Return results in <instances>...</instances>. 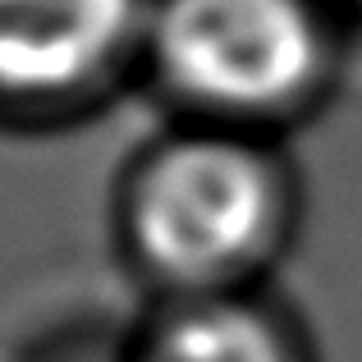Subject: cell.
Wrapping results in <instances>:
<instances>
[{"label": "cell", "instance_id": "3957f363", "mask_svg": "<svg viewBox=\"0 0 362 362\" xmlns=\"http://www.w3.org/2000/svg\"><path fill=\"white\" fill-rule=\"evenodd\" d=\"M147 28L142 0H0V97H69Z\"/></svg>", "mask_w": 362, "mask_h": 362}, {"label": "cell", "instance_id": "5b68a950", "mask_svg": "<svg viewBox=\"0 0 362 362\" xmlns=\"http://www.w3.org/2000/svg\"><path fill=\"white\" fill-rule=\"evenodd\" d=\"M88 362H92V358H88Z\"/></svg>", "mask_w": 362, "mask_h": 362}, {"label": "cell", "instance_id": "277c9868", "mask_svg": "<svg viewBox=\"0 0 362 362\" xmlns=\"http://www.w3.org/2000/svg\"><path fill=\"white\" fill-rule=\"evenodd\" d=\"M133 362H293V354L257 308L197 298L175 312Z\"/></svg>", "mask_w": 362, "mask_h": 362}, {"label": "cell", "instance_id": "6da1fadb", "mask_svg": "<svg viewBox=\"0 0 362 362\" xmlns=\"http://www.w3.org/2000/svg\"><path fill=\"white\" fill-rule=\"evenodd\" d=\"M284 175L257 142L197 129L160 142L129 188V243L156 280L216 298L275 243Z\"/></svg>", "mask_w": 362, "mask_h": 362}, {"label": "cell", "instance_id": "7a4b0ae2", "mask_svg": "<svg viewBox=\"0 0 362 362\" xmlns=\"http://www.w3.org/2000/svg\"><path fill=\"white\" fill-rule=\"evenodd\" d=\"M147 46L165 88L216 119L280 115L326 64L308 0H156Z\"/></svg>", "mask_w": 362, "mask_h": 362}]
</instances>
